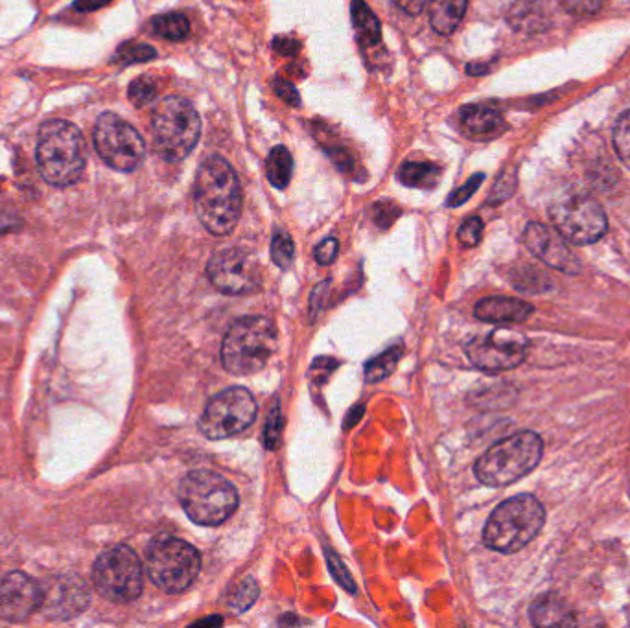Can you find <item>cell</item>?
Listing matches in <instances>:
<instances>
[{
  "instance_id": "23",
  "label": "cell",
  "mask_w": 630,
  "mask_h": 628,
  "mask_svg": "<svg viewBox=\"0 0 630 628\" xmlns=\"http://www.w3.org/2000/svg\"><path fill=\"white\" fill-rule=\"evenodd\" d=\"M468 0H430V24L437 34H454L467 12Z\"/></svg>"
},
{
  "instance_id": "42",
  "label": "cell",
  "mask_w": 630,
  "mask_h": 628,
  "mask_svg": "<svg viewBox=\"0 0 630 628\" xmlns=\"http://www.w3.org/2000/svg\"><path fill=\"white\" fill-rule=\"evenodd\" d=\"M271 47H273L275 52H279L280 56L293 58V56H297V54H299V50H301V43H299V41H295L292 37L282 35V37H275V39H273Z\"/></svg>"
},
{
  "instance_id": "44",
  "label": "cell",
  "mask_w": 630,
  "mask_h": 628,
  "mask_svg": "<svg viewBox=\"0 0 630 628\" xmlns=\"http://www.w3.org/2000/svg\"><path fill=\"white\" fill-rule=\"evenodd\" d=\"M109 2H111V0H76V2H74V8H76L78 12H94V10L104 8Z\"/></svg>"
},
{
  "instance_id": "5",
  "label": "cell",
  "mask_w": 630,
  "mask_h": 628,
  "mask_svg": "<svg viewBox=\"0 0 630 628\" xmlns=\"http://www.w3.org/2000/svg\"><path fill=\"white\" fill-rule=\"evenodd\" d=\"M544 442L533 431H520L494 444L474 466L476 477L487 487H505L527 476L540 463Z\"/></svg>"
},
{
  "instance_id": "35",
  "label": "cell",
  "mask_w": 630,
  "mask_h": 628,
  "mask_svg": "<svg viewBox=\"0 0 630 628\" xmlns=\"http://www.w3.org/2000/svg\"><path fill=\"white\" fill-rule=\"evenodd\" d=\"M282 428H284V419H282V413H280L279 404H275V408L269 415L268 424H266V448L268 450H275L279 446L280 435H282Z\"/></svg>"
},
{
  "instance_id": "13",
  "label": "cell",
  "mask_w": 630,
  "mask_h": 628,
  "mask_svg": "<svg viewBox=\"0 0 630 628\" xmlns=\"http://www.w3.org/2000/svg\"><path fill=\"white\" fill-rule=\"evenodd\" d=\"M527 339L507 328L474 338L467 345L468 360L483 373H503L518 367L527 356Z\"/></svg>"
},
{
  "instance_id": "46",
  "label": "cell",
  "mask_w": 630,
  "mask_h": 628,
  "mask_svg": "<svg viewBox=\"0 0 630 628\" xmlns=\"http://www.w3.org/2000/svg\"><path fill=\"white\" fill-rule=\"evenodd\" d=\"M487 70H489V67L478 65V63H470L467 67V72L470 76H483Z\"/></svg>"
},
{
  "instance_id": "4",
  "label": "cell",
  "mask_w": 630,
  "mask_h": 628,
  "mask_svg": "<svg viewBox=\"0 0 630 628\" xmlns=\"http://www.w3.org/2000/svg\"><path fill=\"white\" fill-rule=\"evenodd\" d=\"M544 522L546 511L542 503L535 496L520 494L503 501L490 514L489 522L483 529V542L494 551L514 553L540 533Z\"/></svg>"
},
{
  "instance_id": "31",
  "label": "cell",
  "mask_w": 630,
  "mask_h": 628,
  "mask_svg": "<svg viewBox=\"0 0 630 628\" xmlns=\"http://www.w3.org/2000/svg\"><path fill=\"white\" fill-rule=\"evenodd\" d=\"M614 146L621 163L630 168V111H625L618 118V124L614 128Z\"/></svg>"
},
{
  "instance_id": "7",
  "label": "cell",
  "mask_w": 630,
  "mask_h": 628,
  "mask_svg": "<svg viewBox=\"0 0 630 628\" xmlns=\"http://www.w3.org/2000/svg\"><path fill=\"white\" fill-rule=\"evenodd\" d=\"M179 501L188 518L199 525H220L238 507L233 483L210 470H194L179 485Z\"/></svg>"
},
{
  "instance_id": "1",
  "label": "cell",
  "mask_w": 630,
  "mask_h": 628,
  "mask_svg": "<svg viewBox=\"0 0 630 628\" xmlns=\"http://www.w3.org/2000/svg\"><path fill=\"white\" fill-rule=\"evenodd\" d=\"M194 199L199 221L209 233L216 236L233 233L242 216V188L231 164L218 155L201 164Z\"/></svg>"
},
{
  "instance_id": "2",
  "label": "cell",
  "mask_w": 630,
  "mask_h": 628,
  "mask_svg": "<svg viewBox=\"0 0 630 628\" xmlns=\"http://www.w3.org/2000/svg\"><path fill=\"white\" fill-rule=\"evenodd\" d=\"M35 159L52 187H70L82 179L87 164L82 131L67 120H48L39 129Z\"/></svg>"
},
{
  "instance_id": "18",
  "label": "cell",
  "mask_w": 630,
  "mask_h": 628,
  "mask_svg": "<svg viewBox=\"0 0 630 628\" xmlns=\"http://www.w3.org/2000/svg\"><path fill=\"white\" fill-rule=\"evenodd\" d=\"M461 129L472 140H492L507 129L502 115L485 105H467L461 111Z\"/></svg>"
},
{
  "instance_id": "38",
  "label": "cell",
  "mask_w": 630,
  "mask_h": 628,
  "mask_svg": "<svg viewBox=\"0 0 630 628\" xmlns=\"http://www.w3.org/2000/svg\"><path fill=\"white\" fill-rule=\"evenodd\" d=\"M514 188H516V179H514V175H509V172H505L502 177H498L496 187L492 188L489 203H502L505 199L511 198V196H513Z\"/></svg>"
},
{
  "instance_id": "36",
  "label": "cell",
  "mask_w": 630,
  "mask_h": 628,
  "mask_svg": "<svg viewBox=\"0 0 630 628\" xmlns=\"http://www.w3.org/2000/svg\"><path fill=\"white\" fill-rule=\"evenodd\" d=\"M514 284L520 288V291H531V293L546 291L549 286L548 280L542 279L537 269L533 268H531V277H529V269H525L524 273H518Z\"/></svg>"
},
{
  "instance_id": "30",
  "label": "cell",
  "mask_w": 630,
  "mask_h": 628,
  "mask_svg": "<svg viewBox=\"0 0 630 628\" xmlns=\"http://www.w3.org/2000/svg\"><path fill=\"white\" fill-rule=\"evenodd\" d=\"M295 258V244L292 236L286 233H277L271 240V260L280 269H288L293 264Z\"/></svg>"
},
{
  "instance_id": "39",
  "label": "cell",
  "mask_w": 630,
  "mask_h": 628,
  "mask_svg": "<svg viewBox=\"0 0 630 628\" xmlns=\"http://www.w3.org/2000/svg\"><path fill=\"white\" fill-rule=\"evenodd\" d=\"M560 6L572 15H592L599 12L601 0H559Z\"/></svg>"
},
{
  "instance_id": "21",
  "label": "cell",
  "mask_w": 630,
  "mask_h": 628,
  "mask_svg": "<svg viewBox=\"0 0 630 628\" xmlns=\"http://www.w3.org/2000/svg\"><path fill=\"white\" fill-rule=\"evenodd\" d=\"M531 621L535 627H572L575 616L562 599L544 595L531 606Z\"/></svg>"
},
{
  "instance_id": "20",
  "label": "cell",
  "mask_w": 630,
  "mask_h": 628,
  "mask_svg": "<svg viewBox=\"0 0 630 628\" xmlns=\"http://www.w3.org/2000/svg\"><path fill=\"white\" fill-rule=\"evenodd\" d=\"M546 0H503V15L514 30L535 34L546 28Z\"/></svg>"
},
{
  "instance_id": "34",
  "label": "cell",
  "mask_w": 630,
  "mask_h": 628,
  "mask_svg": "<svg viewBox=\"0 0 630 628\" xmlns=\"http://www.w3.org/2000/svg\"><path fill=\"white\" fill-rule=\"evenodd\" d=\"M481 236H483V221L478 216H472L465 220V223L459 227V233L457 238L459 242L467 247H474L481 242Z\"/></svg>"
},
{
  "instance_id": "41",
  "label": "cell",
  "mask_w": 630,
  "mask_h": 628,
  "mask_svg": "<svg viewBox=\"0 0 630 628\" xmlns=\"http://www.w3.org/2000/svg\"><path fill=\"white\" fill-rule=\"evenodd\" d=\"M273 89H275V93H277V96L284 104L292 105V107L301 105V96L297 93V89L293 87V83L288 82V80L277 78L273 82Z\"/></svg>"
},
{
  "instance_id": "6",
  "label": "cell",
  "mask_w": 630,
  "mask_h": 628,
  "mask_svg": "<svg viewBox=\"0 0 630 628\" xmlns=\"http://www.w3.org/2000/svg\"><path fill=\"white\" fill-rule=\"evenodd\" d=\"M153 146L166 163L187 159L198 144L201 120L196 107L181 96H168L152 113Z\"/></svg>"
},
{
  "instance_id": "26",
  "label": "cell",
  "mask_w": 630,
  "mask_h": 628,
  "mask_svg": "<svg viewBox=\"0 0 630 628\" xmlns=\"http://www.w3.org/2000/svg\"><path fill=\"white\" fill-rule=\"evenodd\" d=\"M155 34L168 41H183L190 32V21L183 13H164L152 21Z\"/></svg>"
},
{
  "instance_id": "16",
  "label": "cell",
  "mask_w": 630,
  "mask_h": 628,
  "mask_svg": "<svg viewBox=\"0 0 630 628\" xmlns=\"http://www.w3.org/2000/svg\"><path fill=\"white\" fill-rule=\"evenodd\" d=\"M524 244L549 268L559 269L568 275H575L581 269V262L566 244V238L542 223H529L525 227Z\"/></svg>"
},
{
  "instance_id": "47",
  "label": "cell",
  "mask_w": 630,
  "mask_h": 628,
  "mask_svg": "<svg viewBox=\"0 0 630 628\" xmlns=\"http://www.w3.org/2000/svg\"><path fill=\"white\" fill-rule=\"evenodd\" d=\"M222 617H207V619H201L196 625H222Z\"/></svg>"
},
{
  "instance_id": "45",
  "label": "cell",
  "mask_w": 630,
  "mask_h": 628,
  "mask_svg": "<svg viewBox=\"0 0 630 628\" xmlns=\"http://www.w3.org/2000/svg\"><path fill=\"white\" fill-rule=\"evenodd\" d=\"M15 227V216L8 214L6 210H0V233H8Z\"/></svg>"
},
{
  "instance_id": "40",
  "label": "cell",
  "mask_w": 630,
  "mask_h": 628,
  "mask_svg": "<svg viewBox=\"0 0 630 628\" xmlns=\"http://www.w3.org/2000/svg\"><path fill=\"white\" fill-rule=\"evenodd\" d=\"M339 253V242L336 238H325L321 244L315 247L314 256L315 260L321 264V266H328L336 260V256Z\"/></svg>"
},
{
  "instance_id": "3",
  "label": "cell",
  "mask_w": 630,
  "mask_h": 628,
  "mask_svg": "<svg viewBox=\"0 0 630 628\" xmlns=\"http://www.w3.org/2000/svg\"><path fill=\"white\" fill-rule=\"evenodd\" d=\"M277 343L279 332L269 317H242L233 323L223 338V367L236 376L258 373L275 354Z\"/></svg>"
},
{
  "instance_id": "19",
  "label": "cell",
  "mask_w": 630,
  "mask_h": 628,
  "mask_svg": "<svg viewBox=\"0 0 630 628\" xmlns=\"http://www.w3.org/2000/svg\"><path fill=\"white\" fill-rule=\"evenodd\" d=\"M533 312L531 304L513 297H487L474 308V315L485 323H522Z\"/></svg>"
},
{
  "instance_id": "10",
  "label": "cell",
  "mask_w": 630,
  "mask_h": 628,
  "mask_svg": "<svg viewBox=\"0 0 630 628\" xmlns=\"http://www.w3.org/2000/svg\"><path fill=\"white\" fill-rule=\"evenodd\" d=\"M93 139L96 152L113 170L133 172L144 161L146 142L137 129L115 113H104L96 120Z\"/></svg>"
},
{
  "instance_id": "25",
  "label": "cell",
  "mask_w": 630,
  "mask_h": 628,
  "mask_svg": "<svg viewBox=\"0 0 630 628\" xmlns=\"http://www.w3.org/2000/svg\"><path fill=\"white\" fill-rule=\"evenodd\" d=\"M268 181L275 188L288 187L293 174V157L286 146H275L268 155Z\"/></svg>"
},
{
  "instance_id": "24",
  "label": "cell",
  "mask_w": 630,
  "mask_h": 628,
  "mask_svg": "<svg viewBox=\"0 0 630 628\" xmlns=\"http://www.w3.org/2000/svg\"><path fill=\"white\" fill-rule=\"evenodd\" d=\"M441 174L443 170L437 164L409 161L398 168L397 179L404 187L432 190L439 185Z\"/></svg>"
},
{
  "instance_id": "29",
  "label": "cell",
  "mask_w": 630,
  "mask_h": 628,
  "mask_svg": "<svg viewBox=\"0 0 630 628\" xmlns=\"http://www.w3.org/2000/svg\"><path fill=\"white\" fill-rule=\"evenodd\" d=\"M157 56V50L150 47V45H144V43H124L120 45L115 54L113 61L118 65H135V63H144V61H150V59Z\"/></svg>"
},
{
  "instance_id": "17",
  "label": "cell",
  "mask_w": 630,
  "mask_h": 628,
  "mask_svg": "<svg viewBox=\"0 0 630 628\" xmlns=\"http://www.w3.org/2000/svg\"><path fill=\"white\" fill-rule=\"evenodd\" d=\"M89 605V590L78 577H56L43 586L41 608L50 619H70Z\"/></svg>"
},
{
  "instance_id": "14",
  "label": "cell",
  "mask_w": 630,
  "mask_h": 628,
  "mask_svg": "<svg viewBox=\"0 0 630 628\" xmlns=\"http://www.w3.org/2000/svg\"><path fill=\"white\" fill-rule=\"evenodd\" d=\"M207 273L210 282L227 295L251 293L262 284L257 260L240 247L218 251L210 258Z\"/></svg>"
},
{
  "instance_id": "22",
  "label": "cell",
  "mask_w": 630,
  "mask_h": 628,
  "mask_svg": "<svg viewBox=\"0 0 630 628\" xmlns=\"http://www.w3.org/2000/svg\"><path fill=\"white\" fill-rule=\"evenodd\" d=\"M350 13L358 43L363 48L378 47L382 43V24L373 10L363 0H352Z\"/></svg>"
},
{
  "instance_id": "43",
  "label": "cell",
  "mask_w": 630,
  "mask_h": 628,
  "mask_svg": "<svg viewBox=\"0 0 630 628\" xmlns=\"http://www.w3.org/2000/svg\"><path fill=\"white\" fill-rule=\"evenodd\" d=\"M395 2H397L400 10H404L409 15H419V13L424 12V8L430 0H395Z\"/></svg>"
},
{
  "instance_id": "32",
  "label": "cell",
  "mask_w": 630,
  "mask_h": 628,
  "mask_svg": "<svg viewBox=\"0 0 630 628\" xmlns=\"http://www.w3.org/2000/svg\"><path fill=\"white\" fill-rule=\"evenodd\" d=\"M129 100L135 107H144V105L152 104L153 98L157 96V85L153 83L152 78L148 76H140L135 82H131L128 91Z\"/></svg>"
},
{
  "instance_id": "9",
  "label": "cell",
  "mask_w": 630,
  "mask_h": 628,
  "mask_svg": "<svg viewBox=\"0 0 630 628\" xmlns=\"http://www.w3.org/2000/svg\"><path fill=\"white\" fill-rule=\"evenodd\" d=\"M93 581L96 590L109 601H135L144 586L139 555L128 546L105 549L94 562Z\"/></svg>"
},
{
  "instance_id": "27",
  "label": "cell",
  "mask_w": 630,
  "mask_h": 628,
  "mask_svg": "<svg viewBox=\"0 0 630 628\" xmlns=\"http://www.w3.org/2000/svg\"><path fill=\"white\" fill-rule=\"evenodd\" d=\"M400 356H402V349H389L385 350L384 354H380L378 358L369 361V365L365 369L367 380L369 382H380V380L387 378L389 374L397 369Z\"/></svg>"
},
{
  "instance_id": "33",
  "label": "cell",
  "mask_w": 630,
  "mask_h": 628,
  "mask_svg": "<svg viewBox=\"0 0 630 628\" xmlns=\"http://www.w3.org/2000/svg\"><path fill=\"white\" fill-rule=\"evenodd\" d=\"M483 179H485V174L472 175L463 187L457 188L454 194L448 198L446 205L455 209V207H461L463 203H467L468 199L472 198V196L478 192V188L481 187Z\"/></svg>"
},
{
  "instance_id": "11",
  "label": "cell",
  "mask_w": 630,
  "mask_h": 628,
  "mask_svg": "<svg viewBox=\"0 0 630 628\" xmlns=\"http://www.w3.org/2000/svg\"><path fill=\"white\" fill-rule=\"evenodd\" d=\"M257 400L244 387H231L214 396L199 419L207 439H225L247 430L257 419Z\"/></svg>"
},
{
  "instance_id": "15",
  "label": "cell",
  "mask_w": 630,
  "mask_h": 628,
  "mask_svg": "<svg viewBox=\"0 0 630 628\" xmlns=\"http://www.w3.org/2000/svg\"><path fill=\"white\" fill-rule=\"evenodd\" d=\"M43 586L23 571H12L0 581V617L19 623L41 608Z\"/></svg>"
},
{
  "instance_id": "8",
  "label": "cell",
  "mask_w": 630,
  "mask_h": 628,
  "mask_svg": "<svg viewBox=\"0 0 630 628\" xmlns=\"http://www.w3.org/2000/svg\"><path fill=\"white\" fill-rule=\"evenodd\" d=\"M201 557L198 549L175 536H155L146 549V571L166 594H181L198 579Z\"/></svg>"
},
{
  "instance_id": "28",
  "label": "cell",
  "mask_w": 630,
  "mask_h": 628,
  "mask_svg": "<svg viewBox=\"0 0 630 628\" xmlns=\"http://www.w3.org/2000/svg\"><path fill=\"white\" fill-rule=\"evenodd\" d=\"M258 597V582L251 577H247L242 582L236 584L231 595H229V608L236 612V614H242L247 608H251L253 603L257 601Z\"/></svg>"
},
{
  "instance_id": "12",
  "label": "cell",
  "mask_w": 630,
  "mask_h": 628,
  "mask_svg": "<svg viewBox=\"0 0 630 628\" xmlns=\"http://www.w3.org/2000/svg\"><path fill=\"white\" fill-rule=\"evenodd\" d=\"M549 218L568 242L577 245L594 244L607 233V214L590 196H568L551 205Z\"/></svg>"
},
{
  "instance_id": "37",
  "label": "cell",
  "mask_w": 630,
  "mask_h": 628,
  "mask_svg": "<svg viewBox=\"0 0 630 628\" xmlns=\"http://www.w3.org/2000/svg\"><path fill=\"white\" fill-rule=\"evenodd\" d=\"M400 216V209L393 201H380L373 207V218L380 227H391L393 221L397 220Z\"/></svg>"
}]
</instances>
